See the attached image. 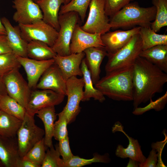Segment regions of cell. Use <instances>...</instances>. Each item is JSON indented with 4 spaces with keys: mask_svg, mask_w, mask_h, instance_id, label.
Instances as JSON below:
<instances>
[{
    "mask_svg": "<svg viewBox=\"0 0 167 167\" xmlns=\"http://www.w3.org/2000/svg\"><path fill=\"white\" fill-rule=\"evenodd\" d=\"M58 147L60 156H62L63 161L70 160L74 156L70 149L68 135L58 141Z\"/></svg>",
    "mask_w": 167,
    "mask_h": 167,
    "instance_id": "f35d334b",
    "label": "cell"
},
{
    "mask_svg": "<svg viewBox=\"0 0 167 167\" xmlns=\"http://www.w3.org/2000/svg\"><path fill=\"white\" fill-rule=\"evenodd\" d=\"M99 33H91L83 30L77 24L74 29L70 44L71 54L83 52L92 47H105Z\"/></svg>",
    "mask_w": 167,
    "mask_h": 167,
    "instance_id": "4fadbf2b",
    "label": "cell"
},
{
    "mask_svg": "<svg viewBox=\"0 0 167 167\" xmlns=\"http://www.w3.org/2000/svg\"><path fill=\"white\" fill-rule=\"evenodd\" d=\"M65 96L50 90L38 89L32 91L26 108V112L34 116L42 109L60 104L63 101Z\"/></svg>",
    "mask_w": 167,
    "mask_h": 167,
    "instance_id": "8fae6325",
    "label": "cell"
},
{
    "mask_svg": "<svg viewBox=\"0 0 167 167\" xmlns=\"http://www.w3.org/2000/svg\"><path fill=\"white\" fill-rule=\"evenodd\" d=\"M139 56L167 73V45H157L142 50Z\"/></svg>",
    "mask_w": 167,
    "mask_h": 167,
    "instance_id": "603a6c76",
    "label": "cell"
},
{
    "mask_svg": "<svg viewBox=\"0 0 167 167\" xmlns=\"http://www.w3.org/2000/svg\"><path fill=\"white\" fill-rule=\"evenodd\" d=\"M139 33L142 40L143 50L157 45H167V35L157 33L150 26L141 27Z\"/></svg>",
    "mask_w": 167,
    "mask_h": 167,
    "instance_id": "83f0119b",
    "label": "cell"
},
{
    "mask_svg": "<svg viewBox=\"0 0 167 167\" xmlns=\"http://www.w3.org/2000/svg\"><path fill=\"white\" fill-rule=\"evenodd\" d=\"M158 154L156 150L152 148L148 157L142 163H139V167H157Z\"/></svg>",
    "mask_w": 167,
    "mask_h": 167,
    "instance_id": "60d3db41",
    "label": "cell"
},
{
    "mask_svg": "<svg viewBox=\"0 0 167 167\" xmlns=\"http://www.w3.org/2000/svg\"><path fill=\"white\" fill-rule=\"evenodd\" d=\"M152 2L156 8V12L155 19L150 27L157 32L167 26V0H152Z\"/></svg>",
    "mask_w": 167,
    "mask_h": 167,
    "instance_id": "f546056e",
    "label": "cell"
},
{
    "mask_svg": "<svg viewBox=\"0 0 167 167\" xmlns=\"http://www.w3.org/2000/svg\"><path fill=\"white\" fill-rule=\"evenodd\" d=\"M71 0H63L64 5L68 3Z\"/></svg>",
    "mask_w": 167,
    "mask_h": 167,
    "instance_id": "7dc6e473",
    "label": "cell"
},
{
    "mask_svg": "<svg viewBox=\"0 0 167 167\" xmlns=\"http://www.w3.org/2000/svg\"><path fill=\"white\" fill-rule=\"evenodd\" d=\"M18 167H40L32 161L22 158L19 161Z\"/></svg>",
    "mask_w": 167,
    "mask_h": 167,
    "instance_id": "7bdbcfd3",
    "label": "cell"
},
{
    "mask_svg": "<svg viewBox=\"0 0 167 167\" xmlns=\"http://www.w3.org/2000/svg\"><path fill=\"white\" fill-rule=\"evenodd\" d=\"M91 0H71L67 4L61 6L59 15L71 11H75L78 14L82 21L83 22Z\"/></svg>",
    "mask_w": 167,
    "mask_h": 167,
    "instance_id": "1f68e13d",
    "label": "cell"
},
{
    "mask_svg": "<svg viewBox=\"0 0 167 167\" xmlns=\"http://www.w3.org/2000/svg\"><path fill=\"white\" fill-rule=\"evenodd\" d=\"M28 58L37 60H45L53 58L57 54L51 47L39 41L33 40L28 42Z\"/></svg>",
    "mask_w": 167,
    "mask_h": 167,
    "instance_id": "484cf974",
    "label": "cell"
},
{
    "mask_svg": "<svg viewBox=\"0 0 167 167\" xmlns=\"http://www.w3.org/2000/svg\"><path fill=\"white\" fill-rule=\"evenodd\" d=\"M150 101V103L146 106L143 107H138L134 109L132 113L135 115H139L151 109H154L156 111L163 110L167 102V92L155 101H152V99Z\"/></svg>",
    "mask_w": 167,
    "mask_h": 167,
    "instance_id": "d590c367",
    "label": "cell"
},
{
    "mask_svg": "<svg viewBox=\"0 0 167 167\" xmlns=\"http://www.w3.org/2000/svg\"><path fill=\"white\" fill-rule=\"evenodd\" d=\"M1 20L5 28L7 40L12 53L17 57H28V42L22 37L19 25L13 26L5 17H2Z\"/></svg>",
    "mask_w": 167,
    "mask_h": 167,
    "instance_id": "ffe728a7",
    "label": "cell"
},
{
    "mask_svg": "<svg viewBox=\"0 0 167 167\" xmlns=\"http://www.w3.org/2000/svg\"><path fill=\"white\" fill-rule=\"evenodd\" d=\"M58 143L48 148L41 167H62V159L60 157Z\"/></svg>",
    "mask_w": 167,
    "mask_h": 167,
    "instance_id": "e575fe53",
    "label": "cell"
},
{
    "mask_svg": "<svg viewBox=\"0 0 167 167\" xmlns=\"http://www.w3.org/2000/svg\"><path fill=\"white\" fill-rule=\"evenodd\" d=\"M155 7H143L136 2H131L110 17L111 28H126L134 25L149 27L155 19Z\"/></svg>",
    "mask_w": 167,
    "mask_h": 167,
    "instance_id": "3957f363",
    "label": "cell"
},
{
    "mask_svg": "<svg viewBox=\"0 0 167 167\" xmlns=\"http://www.w3.org/2000/svg\"><path fill=\"white\" fill-rule=\"evenodd\" d=\"M167 82V73L145 58L138 57L133 66L134 109L150 101L156 93L162 92Z\"/></svg>",
    "mask_w": 167,
    "mask_h": 167,
    "instance_id": "6da1fadb",
    "label": "cell"
},
{
    "mask_svg": "<svg viewBox=\"0 0 167 167\" xmlns=\"http://www.w3.org/2000/svg\"><path fill=\"white\" fill-rule=\"evenodd\" d=\"M35 2L42 11L43 20L58 31L60 28L59 13L63 0H37Z\"/></svg>",
    "mask_w": 167,
    "mask_h": 167,
    "instance_id": "7402d4cb",
    "label": "cell"
},
{
    "mask_svg": "<svg viewBox=\"0 0 167 167\" xmlns=\"http://www.w3.org/2000/svg\"><path fill=\"white\" fill-rule=\"evenodd\" d=\"M84 52L85 62L94 85L100 79L101 65L108 53L105 47H90Z\"/></svg>",
    "mask_w": 167,
    "mask_h": 167,
    "instance_id": "44dd1931",
    "label": "cell"
},
{
    "mask_svg": "<svg viewBox=\"0 0 167 167\" xmlns=\"http://www.w3.org/2000/svg\"><path fill=\"white\" fill-rule=\"evenodd\" d=\"M18 25L22 37L28 42L33 40L39 41L52 47L58 37V31L43 19L29 24Z\"/></svg>",
    "mask_w": 167,
    "mask_h": 167,
    "instance_id": "9c48e42d",
    "label": "cell"
},
{
    "mask_svg": "<svg viewBox=\"0 0 167 167\" xmlns=\"http://www.w3.org/2000/svg\"><path fill=\"white\" fill-rule=\"evenodd\" d=\"M140 27L127 30L108 32L101 35V39L108 54L116 52L126 45L135 35L139 33Z\"/></svg>",
    "mask_w": 167,
    "mask_h": 167,
    "instance_id": "2e32d148",
    "label": "cell"
},
{
    "mask_svg": "<svg viewBox=\"0 0 167 167\" xmlns=\"http://www.w3.org/2000/svg\"><path fill=\"white\" fill-rule=\"evenodd\" d=\"M0 110L23 120L26 108L7 94L0 96Z\"/></svg>",
    "mask_w": 167,
    "mask_h": 167,
    "instance_id": "f1b7e54d",
    "label": "cell"
},
{
    "mask_svg": "<svg viewBox=\"0 0 167 167\" xmlns=\"http://www.w3.org/2000/svg\"><path fill=\"white\" fill-rule=\"evenodd\" d=\"M57 115L58 119L54 122L53 137L59 141L68 135L67 128L68 123L67 118L62 111Z\"/></svg>",
    "mask_w": 167,
    "mask_h": 167,
    "instance_id": "8d00e7d4",
    "label": "cell"
},
{
    "mask_svg": "<svg viewBox=\"0 0 167 167\" xmlns=\"http://www.w3.org/2000/svg\"><path fill=\"white\" fill-rule=\"evenodd\" d=\"M21 66L17 57L12 52L0 54V78Z\"/></svg>",
    "mask_w": 167,
    "mask_h": 167,
    "instance_id": "836d02e7",
    "label": "cell"
},
{
    "mask_svg": "<svg viewBox=\"0 0 167 167\" xmlns=\"http://www.w3.org/2000/svg\"><path fill=\"white\" fill-rule=\"evenodd\" d=\"M87 20L81 28L91 33L103 34L110 31L109 19L105 10V0H91Z\"/></svg>",
    "mask_w": 167,
    "mask_h": 167,
    "instance_id": "ba28073f",
    "label": "cell"
},
{
    "mask_svg": "<svg viewBox=\"0 0 167 167\" xmlns=\"http://www.w3.org/2000/svg\"><path fill=\"white\" fill-rule=\"evenodd\" d=\"M47 148L45 144L44 137L35 144L23 158L29 160L41 167Z\"/></svg>",
    "mask_w": 167,
    "mask_h": 167,
    "instance_id": "d6a6232c",
    "label": "cell"
},
{
    "mask_svg": "<svg viewBox=\"0 0 167 167\" xmlns=\"http://www.w3.org/2000/svg\"><path fill=\"white\" fill-rule=\"evenodd\" d=\"M19 69L13 70L4 75L2 79L7 94L26 108L32 91Z\"/></svg>",
    "mask_w": 167,
    "mask_h": 167,
    "instance_id": "30bf717a",
    "label": "cell"
},
{
    "mask_svg": "<svg viewBox=\"0 0 167 167\" xmlns=\"http://www.w3.org/2000/svg\"><path fill=\"white\" fill-rule=\"evenodd\" d=\"M165 134V138L164 140L153 143L151 144L152 148L155 149L158 154L157 167H166L164 164L161 159L162 152L167 142V135L166 134Z\"/></svg>",
    "mask_w": 167,
    "mask_h": 167,
    "instance_id": "ab89813d",
    "label": "cell"
},
{
    "mask_svg": "<svg viewBox=\"0 0 167 167\" xmlns=\"http://www.w3.org/2000/svg\"><path fill=\"white\" fill-rule=\"evenodd\" d=\"M79 17V15L75 11L59 15L60 28L57 38L52 47L57 54L65 56L71 54V41Z\"/></svg>",
    "mask_w": 167,
    "mask_h": 167,
    "instance_id": "8992f818",
    "label": "cell"
},
{
    "mask_svg": "<svg viewBox=\"0 0 167 167\" xmlns=\"http://www.w3.org/2000/svg\"><path fill=\"white\" fill-rule=\"evenodd\" d=\"M4 166L0 161V167H3Z\"/></svg>",
    "mask_w": 167,
    "mask_h": 167,
    "instance_id": "c3c4849f",
    "label": "cell"
},
{
    "mask_svg": "<svg viewBox=\"0 0 167 167\" xmlns=\"http://www.w3.org/2000/svg\"><path fill=\"white\" fill-rule=\"evenodd\" d=\"M81 69L83 73L84 85L82 101H88L91 98H93L95 100L103 102L105 98L103 94L96 88L92 81L90 73L87 66L85 58L82 61L81 65Z\"/></svg>",
    "mask_w": 167,
    "mask_h": 167,
    "instance_id": "d4e9b609",
    "label": "cell"
},
{
    "mask_svg": "<svg viewBox=\"0 0 167 167\" xmlns=\"http://www.w3.org/2000/svg\"><path fill=\"white\" fill-rule=\"evenodd\" d=\"M133 66L106 73L94 84L95 87L113 100L133 101Z\"/></svg>",
    "mask_w": 167,
    "mask_h": 167,
    "instance_id": "7a4b0ae2",
    "label": "cell"
},
{
    "mask_svg": "<svg viewBox=\"0 0 167 167\" xmlns=\"http://www.w3.org/2000/svg\"><path fill=\"white\" fill-rule=\"evenodd\" d=\"M20 157L17 136L7 137L0 135V161L5 167H18Z\"/></svg>",
    "mask_w": 167,
    "mask_h": 167,
    "instance_id": "d6986e66",
    "label": "cell"
},
{
    "mask_svg": "<svg viewBox=\"0 0 167 167\" xmlns=\"http://www.w3.org/2000/svg\"><path fill=\"white\" fill-rule=\"evenodd\" d=\"M22 120L0 110V135L13 137L16 136Z\"/></svg>",
    "mask_w": 167,
    "mask_h": 167,
    "instance_id": "4316f807",
    "label": "cell"
},
{
    "mask_svg": "<svg viewBox=\"0 0 167 167\" xmlns=\"http://www.w3.org/2000/svg\"><path fill=\"white\" fill-rule=\"evenodd\" d=\"M66 81L58 66L54 63L43 73L36 88L50 90L66 96Z\"/></svg>",
    "mask_w": 167,
    "mask_h": 167,
    "instance_id": "5bb4252c",
    "label": "cell"
},
{
    "mask_svg": "<svg viewBox=\"0 0 167 167\" xmlns=\"http://www.w3.org/2000/svg\"><path fill=\"white\" fill-rule=\"evenodd\" d=\"M12 52L5 35H0V54Z\"/></svg>",
    "mask_w": 167,
    "mask_h": 167,
    "instance_id": "b9f144b4",
    "label": "cell"
},
{
    "mask_svg": "<svg viewBox=\"0 0 167 167\" xmlns=\"http://www.w3.org/2000/svg\"><path fill=\"white\" fill-rule=\"evenodd\" d=\"M139 162L131 159H129V161L127 164V167H138Z\"/></svg>",
    "mask_w": 167,
    "mask_h": 167,
    "instance_id": "f6af8a7d",
    "label": "cell"
},
{
    "mask_svg": "<svg viewBox=\"0 0 167 167\" xmlns=\"http://www.w3.org/2000/svg\"><path fill=\"white\" fill-rule=\"evenodd\" d=\"M36 116L43 122L45 128V144L46 147L50 148L53 145L54 122L57 118L54 106L38 110Z\"/></svg>",
    "mask_w": 167,
    "mask_h": 167,
    "instance_id": "cb8c5ba5",
    "label": "cell"
},
{
    "mask_svg": "<svg viewBox=\"0 0 167 167\" xmlns=\"http://www.w3.org/2000/svg\"></svg>",
    "mask_w": 167,
    "mask_h": 167,
    "instance_id": "f907efd6",
    "label": "cell"
},
{
    "mask_svg": "<svg viewBox=\"0 0 167 167\" xmlns=\"http://www.w3.org/2000/svg\"><path fill=\"white\" fill-rule=\"evenodd\" d=\"M13 8L15 10L13 20L19 24H27L42 19V11L33 0H14Z\"/></svg>",
    "mask_w": 167,
    "mask_h": 167,
    "instance_id": "7c38bea8",
    "label": "cell"
},
{
    "mask_svg": "<svg viewBox=\"0 0 167 167\" xmlns=\"http://www.w3.org/2000/svg\"><path fill=\"white\" fill-rule=\"evenodd\" d=\"M123 129V126L119 122H116L112 128V131L113 133L120 131L123 133L129 141V144L126 148L121 144L118 145L115 151L116 156L122 159H131L139 163L143 162L146 158L143 153L138 140L129 136Z\"/></svg>",
    "mask_w": 167,
    "mask_h": 167,
    "instance_id": "ac0fdd59",
    "label": "cell"
},
{
    "mask_svg": "<svg viewBox=\"0 0 167 167\" xmlns=\"http://www.w3.org/2000/svg\"><path fill=\"white\" fill-rule=\"evenodd\" d=\"M142 50V40L138 33L116 52L107 54L108 60L105 66L106 72L133 66Z\"/></svg>",
    "mask_w": 167,
    "mask_h": 167,
    "instance_id": "277c9868",
    "label": "cell"
},
{
    "mask_svg": "<svg viewBox=\"0 0 167 167\" xmlns=\"http://www.w3.org/2000/svg\"><path fill=\"white\" fill-rule=\"evenodd\" d=\"M6 94L7 93L2 78H0V96Z\"/></svg>",
    "mask_w": 167,
    "mask_h": 167,
    "instance_id": "ee69618b",
    "label": "cell"
},
{
    "mask_svg": "<svg viewBox=\"0 0 167 167\" xmlns=\"http://www.w3.org/2000/svg\"><path fill=\"white\" fill-rule=\"evenodd\" d=\"M34 116L26 112L17 133L19 154L21 158L44 137L45 131L35 124Z\"/></svg>",
    "mask_w": 167,
    "mask_h": 167,
    "instance_id": "5b68a950",
    "label": "cell"
},
{
    "mask_svg": "<svg viewBox=\"0 0 167 167\" xmlns=\"http://www.w3.org/2000/svg\"><path fill=\"white\" fill-rule=\"evenodd\" d=\"M84 85L83 77L79 78L73 76L66 80V96L67 101L62 112L67 118L68 124L75 121L80 111L79 104L83 97Z\"/></svg>",
    "mask_w": 167,
    "mask_h": 167,
    "instance_id": "52a82bcc",
    "label": "cell"
},
{
    "mask_svg": "<svg viewBox=\"0 0 167 167\" xmlns=\"http://www.w3.org/2000/svg\"><path fill=\"white\" fill-rule=\"evenodd\" d=\"M0 35H6V31L5 28L2 24L0 19Z\"/></svg>",
    "mask_w": 167,
    "mask_h": 167,
    "instance_id": "bcb514c9",
    "label": "cell"
},
{
    "mask_svg": "<svg viewBox=\"0 0 167 167\" xmlns=\"http://www.w3.org/2000/svg\"><path fill=\"white\" fill-rule=\"evenodd\" d=\"M85 56L83 52L71 54L65 56L57 54L53 58L54 63L58 66L64 79L66 80L73 76H83L80 66Z\"/></svg>",
    "mask_w": 167,
    "mask_h": 167,
    "instance_id": "e0dca14e",
    "label": "cell"
},
{
    "mask_svg": "<svg viewBox=\"0 0 167 167\" xmlns=\"http://www.w3.org/2000/svg\"><path fill=\"white\" fill-rule=\"evenodd\" d=\"M34 2H35L37 0H33Z\"/></svg>",
    "mask_w": 167,
    "mask_h": 167,
    "instance_id": "681fc988",
    "label": "cell"
},
{
    "mask_svg": "<svg viewBox=\"0 0 167 167\" xmlns=\"http://www.w3.org/2000/svg\"><path fill=\"white\" fill-rule=\"evenodd\" d=\"M110 161L109 155L107 153L103 155L96 153L94 154L93 157L90 159H85L74 155L66 161H63L62 159V167H81L94 163H108Z\"/></svg>",
    "mask_w": 167,
    "mask_h": 167,
    "instance_id": "4dcf8cb0",
    "label": "cell"
},
{
    "mask_svg": "<svg viewBox=\"0 0 167 167\" xmlns=\"http://www.w3.org/2000/svg\"><path fill=\"white\" fill-rule=\"evenodd\" d=\"M135 0H105V10L110 17L131 2Z\"/></svg>",
    "mask_w": 167,
    "mask_h": 167,
    "instance_id": "74e56055",
    "label": "cell"
},
{
    "mask_svg": "<svg viewBox=\"0 0 167 167\" xmlns=\"http://www.w3.org/2000/svg\"><path fill=\"white\" fill-rule=\"evenodd\" d=\"M17 57L21 66L26 73L29 88L35 89L45 71L54 63V58L45 60H37L29 58Z\"/></svg>",
    "mask_w": 167,
    "mask_h": 167,
    "instance_id": "9a60e30c",
    "label": "cell"
}]
</instances>
